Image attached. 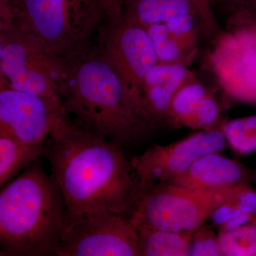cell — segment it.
Here are the masks:
<instances>
[{"mask_svg": "<svg viewBox=\"0 0 256 256\" xmlns=\"http://www.w3.org/2000/svg\"><path fill=\"white\" fill-rule=\"evenodd\" d=\"M66 222L63 194L36 159L2 188L0 256H56Z\"/></svg>", "mask_w": 256, "mask_h": 256, "instance_id": "2", "label": "cell"}, {"mask_svg": "<svg viewBox=\"0 0 256 256\" xmlns=\"http://www.w3.org/2000/svg\"><path fill=\"white\" fill-rule=\"evenodd\" d=\"M223 256H256V216L230 232L218 234Z\"/></svg>", "mask_w": 256, "mask_h": 256, "instance_id": "19", "label": "cell"}, {"mask_svg": "<svg viewBox=\"0 0 256 256\" xmlns=\"http://www.w3.org/2000/svg\"><path fill=\"white\" fill-rule=\"evenodd\" d=\"M206 88L192 78L174 94L170 104V117L172 127H188L197 108L208 94Z\"/></svg>", "mask_w": 256, "mask_h": 256, "instance_id": "17", "label": "cell"}, {"mask_svg": "<svg viewBox=\"0 0 256 256\" xmlns=\"http://www.w3.org/2000/svg\"><path fill=\"white\" fill-rule=\"evenodd\" d=\"M64 112L62 106L1 86L0 131L30 148L44 152L47 138L57 119Z\"/></svg>", "mask_w": 256, "mask_h": 256, "instance_id": "11", "label": "cell"}, {"mask_svg": "<svg viewBox=\"0 0 256 256\" xmlns=\"http://www.w3.org/2000/svg\"><path fill=\"white\" fill-rule=\"evenodd\" d=\"M109 20L102 35L100 58L128 88L140 110L141 84L150 69L158 63L152 40L143 26L127 22L121 16Z\"/></svg>", "mask_w": 256, "mask_h": 256, "instance_id": "9", "label": "cell"}, {"mask_svg": "<svg viewBox=\"0 0 256 256\" xmlns=\"http://www.w3.org/2000/svg\"><path fill=\"white\" fill-rule=\"evenodd\" d=\"M188 62L156 64L141 84L138 105L152 130L172 127L170 104L184 84L194 78Z\"/></svg>", "mask_w": 256, "mask_h": 256, "instance_id": "12", "label": "cell"}, {"mask_svg": "<svg viewBox=\"0 0 256 256\" xmlns=\"http://www.w3.org/2000/svg\"><path fill=\"white\" fill-rule=\"evenodd\" d=\"M255 182L256 170L213 152L198 158L168 184L182 188H205L250 184Z\"/></svg>", "mask_w": 256, "mask_h": 256, "instance_id": "13", "label": "cell"}, {"mask_svg": "<svg viewBox=\"0 0 256 256\" xmlns=\"http://www.w3.org/2000/svg\"><path fill=\"white\" fill-rule=\"evenodd\" d=\"M197 2L200 8V28L210 36H216L220 30L212 10V0H197Z\"/></svg>", "mask_w": 256, "mask_h": 256, "instance_id": "23", "label": "cell"}, {"mask_svg": "<svg viewBox=\"0 0 256 256\" xmlns=\"http://www.w3.org/2000/svg\"><path fill=\"white\" fill-rule=\"evenodd\" d=\"M186 15H194L198 20L197 0H127L121 12L124 21L144 28Z\"/></svg>", "mask_w": 256, "mask_h": 256, "instance_id": "14", "label": "cell"}, {"mask_svg": "<svg viewBox=\"0 0 256 256\" xmlns=\"http://www.w3.org/2000/svg\"><path fill=\"white\" fill-rule=\"evenodd\" d=\"M140 256H188L192 234L138 228Z\"/></svg>", "mask_w": 256, "mask_h": 256, "instance_id": "15", "label": "cell"}, {"mask_svg": "<svg viewBox=\"0 0 256 256\" xmlns=\"http://www.w3.org/2000/svg\"></svg>", "mask_w": 256, "mask_h": 256, "instance_id": "30", "label": "cell"}, {"mask_svg": "<svg viewBox=\"0 0 256 256\" xmlns=\"http://www.w3.org/2000/svg\"><path fill=\"white\" fill-rule=\"evenodd\" d=\"M248 184L205 188L150 185L140 188L137 200L126 216L137 229L194 233L218 207L236 198Z\"/></svg>", "mask_w": 256, "mask_h": 256, "instance_id": "4", "label": "cell"}, {"mask_svg": "<svg viewBox=\"0 0 256 256\" xmlns=\"http://www.w3.org/2000/svg\"><path fill=\"white\" fill-rule=\"evenodd\" d=\"M222 129L202 130L168 146H154L131 160L140 188L168 184L198 158L220 152L226 146Z\"/></svg>", "mask_w": 256, "mask_h": 256, "instance_id": "10", "label": "cell"}, {"mask_svg": "<svg viewBox=\"0 0 256 256\" xmlns=\"http://www.w3.org/2000/svg\"><path fill=\"white\" fill-rule=\"evenodd\" d=\"M56 256H140L138 230L126 215H84L64 229Z\"/></svg>", "mask_w": 256, "mask_h": 256, "instance_id": "8", "label": "cell"}, {"mask_svg": "<svg viewBox=\"0 0 256 256\" xmlns=\"http://www.w3.org/2000/svg\"><path fill=\"white\" fill-rule=\"evenodd\" d=\"M4 22L40 42L55 60L67 64L87 55L84 44L90 26L80 23L72 12L70 0H4Z\"/></svg>", "mask_w": 256, "mask_h": 256, "instance_id": "6", "label": "cell"}, {"mask_svg": "<svg viewBox=\"0 0 256 256\" xmlns=\"http://www.w3.org/2000/svg\"><path fill=\"white\" fill-rule=\"evenodd\" d=\"M126 1L127 0H102V10L109 18H120Z\"/></svg>", "mask_w": 256, "mask_h": 256, "instance_id": "27", "label": "cell"}, {"mask_svg": "<svg viewBox=\"0 0 256 256\" xmlns=\"http://www.w3.org/2000/svg\"><path fill=\"white\" fill-rule=\"evenodd\" d=\"M220 118V105L213 95L208 92L192 116L188 128L202 130L216 129Z\"/></svg>", "mask_w": 256, "mask_h": 256, "instance_id": "22", "label": "cell"}, {"mask_svg": "<svg viewBox=\"0 0 256 256\" xmlns=\"http://www.w3.org/2000/svg\"><path fill=\"white\" fill-rule=\"evenodd\" d=\"M208 56L210 70L234 100L256 105V0L228 14Z\"/></svg>", "mask_w": 256, "mask_h": 256, "instance_id": "5", "label": "cell"}, {"mask_svg": "<svg viewBox=\"0 0 256 256\" xmlns=\"http://www.w3.org/2000/svg\"><path fill=\"white\" fill-rule=\"evenodd\" d=\"M222 6L228 12V14L238 9L240 6H242L250 2V0H218Z\"/></svg>", "mask_w": 256, "mask_h": 256, "instance_id": "28", "label": "cell"}, {"mask_svg": "<svg viewBox=\"0 0 256 256\" xmlns=\"http://www.w3.org/2000/svg\"><path fill=\"white\" fill-rule=\"evenodd\" d=\"M1 75L6 85L62 106L60 82L66 64L55 60L40 42L13 24L1 26Z\"/></svg>", "mask_w": 256, "mask_h": 256, "instance_id": "7", "label": "cell"}, {"mask_svg": "<svg viewBox=\"0 0 256 256\" xmlns=\"http://www.w3.org/2000/svg\"><path fill=\"white\" fill-rule=\"evenodd\" d=\"M188 256H222L220 235L210 226H202L192 234Z\"/></svg>", "mask_w": 256, "mask_h": 256, "instance_id": "21", "label": "cell"}, {"mask_svg": "<svg viewBox=\"0 0 256 256\" xmlns=\"http://www.w3.org/2000/svg\"><path fill=\"white\" fill-rule=\"evenodd\" d=\"M42 154L43 151L30 148L0 131V186H4Z\"/></svg>", "mask_w": 256, "mask_h": 256, "instance_id": "16", "label": "cell"}, {"mask_svg": "<svg viewBox=\"0 0 256 256\" xmlns=\"http://www.w3.org/2000/svg\"><path fill=\"white\" fill-rule=\"evenodd\" d=\"M58 90L64 110L78 124L121 146L152 132L128 88L101 58L86 55L66 64Z\"/></svg>", "mask_w": 256, "mask_h": 256, "instance_id": "3", "label": "cell"}, {"mask_svg": "<svg viewBox=\"0 0 256 256\" xmlns=\"http://www.w3.org/2000/svg\"><path fill=\"white\" fill-rule=\"evenodd\" d=\"M44 154L66 204V227L82 216L112 212L127 216L139 184L121 146L60 114Z\"/></svg>", "mask_w": 256, "mask_h": 256, "instance_id": "1", "label": "cell"}, {"mask_svg": "<svg viewBox=\"0 0 256 256\" xmlns=\"http://www.w3.org/2000/svg\"><path fill=\"white\" fill-rule=\"evenodd\" d=\"M222 129L227 142L236 152L248 154L256 150V114L232 120Z\"/></svg>", "mask_w": 256, "mask_h": 256, "instance_id": "20", "label": "cell"}, {"mask_svg": "<svg viewBox=\"0 0 256 256\" xmlns=\"http://www.w3.org/2000/svg\"><path fill=\"white\" fill-rule=\"evenodd\" d=\"M256 216V215L250 214L238 210L226 223L218 228V234L226 233V232H230V230L238 228L244 224L248 223Z\"/></svg>", "mask_w": 256, "mask_h": 256, "instance_id": "26", "label": "cell"}, {"mask_svg": "<svg viewBox=\"0 0 256 256\" xmlns=\"http://www.w3.org/2000/svg\"><path fill=\"white\" fill-rule=\"evenodd\" d=\"M98 1L99 2V3H100L101 6H102V0H98Z\"/></svg>", "mask_w": 256, "mask_h": 256, "instance_id": "29", "label": "cell"}, {"mask_svg": "<svg viewBox=\"0 0 256 256\" xmlns=\"http://www.w3.org/2000/svg\"><path fill=\"white\" fill-rule=\"evenodd\" d=\"M146 28L152 40L159 63H191L194 58L197 52L188 50L165 24H156Z\"/></svg>", "mask_w": 256, "mask_h": 256, "instance_id": "18", "label": "cell"}, {"mask_svg": "<svg viewBox=\"0 0 256 256\" xmlns=\"http://www.w3.org/2000/svg\"><path fill=\"white\" fill-rule=\"evenodd\" d=\"M236 198L230 200V201L226 202V203L220 205L210 216V220H212V223L216 226L217 228H220L224 224L226 223L238 210L236 203Z\"/></svg>", "mask_w": 256, "mask_h": 256, "instance_id": "24", "label": "cell"}, {"mask_svg": "<svg viewBox=\"0 0 256 256\" xmlns=\"http://www.w3.org/2000/svg\"><path fill=\"white\" fill-rule=\"evenodd\" d=\"M237 208L244 212L256 215V191L248 184L236 200Z\"/></svg>", "mask_w": 256, "mask_h": 256, "instance_id": "25", "label": "cell"}]
</instances>
